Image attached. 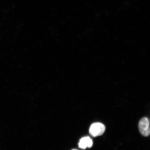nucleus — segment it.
Instances as JSON below:
<instances>
[{"label": "nucleus", "mask_w": 150, "mask_h": 150, "mask_svg": "<svg viewBox=\"0 0 150 150\" xmlns=\"http://www.w3.org/2000/svg\"><path fill=\"white\" fill-rule=\"evenodd\" d=\"M105 127L100 123H95L92 124L90 127V134L93 137L102 135L105 130Z\"/></svg>", "instance_id": "1"}, {"label": "nucleus", "mask_w": 150, "mask_h": 150, "mask_svg": "<svg viewBox=\"0 0 150 150\" xmlns=\"http://www.w3.org/2000/svg\"><path fill=\"white\" fill-rule=\"evenodd\" d=\"M140 134L142 136L148 137L150 134L149 121L147 117H144L140 120L139 124Z\"/></svg>", "instance_id": "2"}, {"label": "nucleus", "mask_w": 150, "mask_h": 150, "mask_svg": "<svg viewBox=\"0 0 150 150\" xmlns=\"http://www.w3.org/2000/svg\"><path fill=\"white\" fill-rule=\"evenodd\" d=\"M92 140L89 137H84L80 139L79 145L81 149H85L88 147L91 148L92 146Z\"/></svg>", "instance_id": "3"}, {"label": "nucleus", "mask_w": 150, "mask_h": 150, "mask_svg": "<svg viewBox=\"0 0 150 150\" xmlns=\"http://www.w3.org/2000/svg\"><path fill=\"white\" fill-rule=\"evenodd\" d=\"M75 150V149H74V150Z\"/></svg>", "instance_id": "4"}]
</instances>
